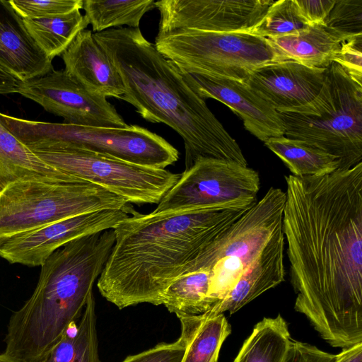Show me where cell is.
Returning a JSON list of instances; mask_svg holds the SVG:
<instances>
[{
	"mask_svg": "<svg viewBox=\"0 0 362 362\" xmlns=\"http://www.w3.org/2000/svg\"><path fill=\"white\" fill-rule=\"evenodd\" d=\"M13 180L5 164L0 148V191Z\"/></svg>",
	"mask_w": 362,
	"mask_h": 362,
	"instance_id": "37",
	"label": "cell"
},
{
	"mask_svg": "<svg viewBox=\"0 0 362 362\" xmlns=\"http://www.w3.org/2000/svg\"><path fill=\"white\" fill-rule=\"evenodd\" d=\"M23 19L48 18L83 8V0H9Z\"/></svg>",
	"mask_w": 362,
	"mask_h": 362,
	"instance_id": "30",
	"label": "cell"
},
{
	"mask_svg": "<svg viewBox=\"0 0 362 362\" xmlns=\"http://www.w3.org/2000/svg\"><path fill=\"white\" fill-rule=\"evenodd\" d=\"M189 83L204 100L225 104L243 120L245 128L262 141L284 135L277 112L245 83L227 78L189 74Z\"/></svg>",
	"mask_w": 362,
	"mask_h": 362,
	"instance_id": "15",
	"label": "cell"
},
{
	"mask_svg": "<svg viewBox=\"0 0 362 362\" xmlns=\"http://www.w3.org/2000/svg\"><path fill=\"white\" fill-rule=\"evenodd\" d=\"M40 362H100L93 293L78 324L71 325Z\"/></svg>",
	"mask_w": 362,
	"mask_h": 362,
	"instance_id": "22",
	"label": "cell"
},
{
	"mask_svg": "<svg viewBox=\"0 0 362 362\" xmlns=\"http://www.w3.org/2000/svg\"><path fill=\"white\" fill-rule=\"evenodd\" d=\"M211 272L207 269L182 274L163 292L160 303L170 313L180 315H198L208 312Z\"/></svg>",
	"mask_w": 362,
	"mask_h": 362,
	"instance_id": "26",
	"label": "cell"
},
{
	"mask_svg": "<svg viewBox=\"0 0 362 362\" xmlns=\"http://www.w3.org/2000/svg\"><path fill=\"white\" fill-rule=\"evenodd\" d=\"M286 193L270 187L264 197L187 265L185 272L210 270L208 298L222 300L283 222ZM183 273V274H184Z\"/></svg>",
	"mask_w": 362,
	"mask_h": 362,
	"instance_id": "8",
	"label": "cell"
},
{
	"mask_svg": "<svg viewBox=\"0 0 362 362\" xmlns=\"http://www.w3.org/2000/svg\"><path fill=\"white\" fill-rule=\"evenodd\" d=\"M131 206L124 198L88 182L15 180L0 191V240L76 215Z\"/></svg>",
	"mask_w": 362,
	"mask_h": 362,
	"instance_id": "7",
	"label": "cell"
},
{
	"mask_svg": "<svg viewBox=\"0 0 362 362\" xmlns=\"http://www.w3.org/2000/svg\"><path fill=\"white\" fill-rule=\"evenodd\" d=\"M273 0H160L158 34L195 30L217 33H250Z\"/></svg>",
	"mask_w": 362,
	"mask_h": 362,
	"instance_id": "14",
	"label": "cell"
},
{
	"mask_svg": "<svg viewBox=\"0 0 362 362\" xmlns=\"http://www.w3.org/2000/svg\"><path fill=\"white\" fill-rule=\"evenodd\" d=\"M292 339L280 314L264 317L255 325L233 362H284Z\"/></svg>",
	"mask_w": 362,
	"mask_h": 362,
	"instance_id": "23",
	"label": "cell"
},
{
	"mask_svg": "<svg viewBox=\"0 0 362 362\" xmlns=\"http://www.w3.org/2000/svg\"><path fill=\"white\" fill-rule=\"evenodd\" d=\"M334 362H362V342L341 349Z\"/></svg>",
	"mask_w": 362,
	"mask_h": 362,
	"instance_id": "35",
	"label": "cell"
},
{
	"mask_svg": "<svg viewBox=\"0 0 362 362\" xmlns=\"http://www.w3.org/2000/svg\"><path fill=\"white\" fill-rule=\"evenodd\" d=\"M332 62L339 64L355 80L362 83V34L344 41Z\"/></svg>",
	"mask_w": 362,
	"mask_h": 362,
	"instance_id": "31",
	"label": "cell"
},
{
	"mask_svg": "<svg viewBox=\"0 0 362 362\" xmlns=\"http://www.w3.org/2000/svg\"><path fill=\"white\" fill-rule=\"evenodd\" d=\"M16 93L64 119V123L89 127L123 128L122 117L106 98L86 90L64 69L19 81Z\"/></svg>",
	"mask_w": 362,
	"mask_h": 362,
	"instance_id": "12",
	"label": "cell"
},
{
	"mask_svg": "<svg viewBox=\"0 0 362 362\" xmlns=\"http://www.w3.org/2000/svg\"><path fill=\"white\" fill-rule=\"evenodd\" d=\"M324 25L348 37L362 34V0H336Z\"/></svg>",
	"mask_w": 362,
	"mask_h": 362,
	"instance_id": "29",
	"label": "cell"
},
{
	"mask_svg": "<svg viewBox=\"0 0 362 362\" xmlns=\"http://www.w3.org/2000/svg\"><path fill=\"white\" fill-rule=\"evenodd\" d=\"M181 323L180 337L185 345L182 362H218L222 344L231 332L223 314L212 316H177Z\"/></svg>",
	"mask_w": 362,
	"mask_h": 362,
	"instance_id": "21",
	"label": "cell"
},
{
	"mask_svg": "<svg viewBox=\"0 0 362 362\" xmlns=\"http://www.w3.org/2000/svg\"><path fill=\"white\" fill-rule=\"evenodd\" d=\"M23 22L32 38L52 60L62 55L77 35L89 25L80 10L48 18L23 19Z\"/></svg>",
	"mask_w": 362,
	"mask_h": 362,
	"instance_id": "25",
	"label": "cell"
},
{
	"mask_svg": "<svg viewBox=\"0 0 362 362\" xmlns=\"http://www.w3.org/2000/svg\"><path fill=\"white\" fill-rule=\"evenodd\" d=\"M52 60L29 34L9 1L0 0V67L19 81L44 76Z\"/></svg>",
	"mask_w": 362,
	"mask_h": 362,
	"instance_id": "18",
	"label": "cell"
},
{
	"mask_svg": "<svg viewBox=\"0 0 362 362\" xmlns=\"http://www.w3.org/2000/svg\"><path fill=\"white\" fill-rule=\"evenodd\" d=\"M252 206L134 210L113 228L115 242L97 282L100 294L119 309L161 305L163 292L188 263Z\"/></svg>",
	"mask_w": 362,
	"mask_h": 362,
	"instance_id": "2",
	"label": "cell"
},
{
	"mask_svg": "<svg viewBox=\"0 0 362 362\" xmlns=\"http://www.w3.org/2000/svg\"><path fill=\"white\" fill-rule=\"evenodd\" d=\"M18 81L0 67V94L16 93Z\"/></svg>",
	"mask_w": 362,
	"mask_h": 362,
	"instance_id": "36",
	"label": "cell"
},
{
	"mask_svg": "<svg viewBox=\"0 0 362 362\" xmlns=\"http://www.w3.org/2000/svg\"><path fill=\"white\" fill-rule=\"evenodd\" d=\"M115 242L113 229L72 240L41 265L30 297L10 317L4 354L40 362L78 320Z\"/></svg>",
	"mask_w": 362,
	"mask_h": 362,
	"instance_id": "4",
	"label": "cell"
},
{
	"mask_svg": "<svg viewBox=\"0 0 362 362\" xmlns=\"http://www.w3.org/2000/svg\"><path fill=\"white\" fill-rule=\"evenodd\" d=\"M264 144L297 177L324 175L339 168L333 156L300 140L281 136L271 137Z\"/></svg>",
	"mask_w": 362,
	"mask_h": 362,
	"instance_id": "24",
	"label": "cell"
},
{
	"mask_svg": "<svg viewBox=\"0 0 362 362\" xmlns=\"http://www.w3.org/2000/svg\"><path fill=\"white\" fill-rule=\"evenodd\" d=\"M349 37L324 25H315L267 40L281 62L293 61L311 68L327 69Z\"/></svg>",
	"mask_w": 362,
	"mask_h": 362,
	"instance_id": "20",
	"label": "cell"
},
{
	"mask_svg": "<svg viewBox=\"0 0 362 362\" xmlns=\"http://www.w3.org/2000/svg\"><path fill=\"white\" fill-rule=\"evenodd\" d=\"M93 37L122 78L125 91L120 100L145 120L165 124L180 136L185 170L199 158L248 166L237 141L189 83L185 72L161 54L139 28H112Z\"/></svg>",
	"mask_w": 362,
	"mask_h": 362,
	"instance_id": "3",
	"label": "cell"
},
{
	"mask_svg": "<svg viewBox=\"0 0 362 362\" xmlns=\"http://www.w3.org/2000/svg\"><path fill=\"white\" fill-rule=\"evenodd\" d=\"M299 16L308 26L324 25L336 0H294Z\"/></svg>",
	"mask_w": 362,
	"mask_h": 362,
	"instance_id": "34",
	"label": "cell"
},
{
	"mask_svg": "<svg viewBox=\"0 0 362 362\" xmlns=\"http://www.w3.org/2000/svg\"><path fill=\"white\" fill-rule=\"evenodd\" d=\"M307 26L299 16L294 0H279L275 1L249 33L270 38L288 35Z\"/></svg>",
	"mask_w": 362,
	"mask_h": 362,
	"instance_id": "28",
	"label": "cell"
},
{
	"mask_svg": "<svg viewBox=\"0 0 362 362\" xmlns=\"http://www.w3.org/2000/svg\"><path fill=\"white\" fill-rule=\"evenodd\" d=\"M185 345L181 337L173 343H159L154 347L127 356L122 362H182Z\"/></svg>",
	"mask_w": 362,
	"mask_h": 362,
	"instance_id": "32",
	"label": "cell"
},
{
	"mask_svg": "<svg viewBox=\"0 0 362 362\" xmlns=\"http://www.w3.org/2000/svg\"><path fill=\"white\" fill-rule=\"evenodd\" d=\"M326 69L293 61L274 62L255 70L244 81L276 111L297 108L320 93Z\"/></svg>",
	"mask_w": 362,
	"mask_h": 362,
	"instance_id": "16",
	"label": "cell"
},
{
	"mask_svg": "<svg viewBox=\"0 0 362 362\" xmlns=\"http://www.w3.org/2000/svg\"><path fill=\"white\" fill-rule=\"evenodd\" d=\"M0 122L32 151L82 150L160 169L179 159L178 151L164 138L139 125L79 126L28 120L1 112Z\"/></svg>",
	"mask_w": 362,
	"mask_h": 362,
	"instance_id": "6",
	"label": "cell"
},
{
	"mask_svg": "<svg viewBox=\"0 0 362 362\" xmlns=\"http://www.w3.org/2000/svg\"><path fill=\"white\" fill-rule=\"evenodd\" d=\"M276 112L284 136L333 156L339 169L362 162V83L339 64L332 62L327 67L322 87L313 100Z\"/></svg>",
	"mask_w": 362,
	"mask_h": 362,
	"instance_id": "5",
	"label": "cell"
},
{
	"mask_svg": "<svg viewBox=\"0 0 362 362\" xmlns=\"http://www.w3.org/2000/svg\"><path fill=\"white\" fill-rule=\"evenodd\" d=\"M282 230L296 312L341 349L362 342V162L285 176Z\"/></svg>",
	"mask_w": 362,
	"mask_h": 362,
	"instance_id": "1",
	"label": "cell"
},
{
	"mask_svg": "<svg viewBox=\"0 0 362 362\" xmlns=\"http://www.w3.org/2000/svg\"><path fill=\"white\" fill-rule=\"evenodd\" d=\"M336 357L314 345L292 339L284 362H334Z\"/></svg>",
	"mask_w": 362,
	"mask_h": 362,
	"instance_id": "33",
	"label": "cell"
},
{
	"mask_svg": "<svg viewBox=\"0 0 362 362\" xmlns=\"http://www.w3.org/2000/svg\"><path fill=\"white\" fill-rule=\"evenodd\" d=\"M155 8L154 0L83 1L84 16L94 33L122 25L139 28L144 14Z\"/></svg>",
	"mask_w": 362,
	"mask_h": 362,
	"instance_id": "27",
	"label": "cell"
},
{
	"mask_svg": "<svg viewBox=\"0 0 362 362\" xmlns=\"http://www.w3.org/2000/svg\"><path fill=\"white\" fill-rule=\"evenodd\" d=\"M284 241L281 226L233 289L206 313L216 316L227 311L232 315L263 293L282 283L286 274Z\"/></svg>",
	"mask_w": 362,
	"mask_h": 362,
	"instance_id": "19",
	"label": "cell"
},
{
	"mask_svg": "<svg viewBox=\"0 0 362 362\" xmlns=\"http://www.w3.org/2000/svg\"><path fill=\"white\" fill-rule=\"evenodd\" d=\"M259 187L258 173L248 166L231 160L199 158L180 174L153 211L252 206L257 202Z\"/></svg>",
	"mask_w": 362,
	"mask_h": 362,
	"instance_id": "11",
	"label": "cell"
},
{
	"mask_svg": "<svg viewBox=\"0 0 362 362\" xmlns=\"http://www.w3.org/2000/svg\"><path fill=\"white\" fill-rule=\"evenodd\" d=\"M52 167L100 186L129 204H158L180 174L82 150L33 151Z\"/></svg>",
	"mask_w": 362,
	"mask_h": 362,
	"instance_id": "10",
	"label": "cell"
},
{
	"mask_svg": "<svg viewBox=\"0 0 362 362\" xmlns=\"http://www.w3.org/2000/svg\"><path fill=\"white\" fill-rule=\"evenodd\" d=\"M135 209L85 213L21 232L0 240V257L11 264L41 266L57 249L76 239L113 229Z\"/></svg>",
	"mask_w": 362,
	"mask_h": 362,
	"instance_id": "13",
	"label": "cell"
},
{
	"mask_svg": "<svg viewBox=\"0 0 362 362\" xmlns=\"http://www.w3.org/2000/svg\"><path fill=\"white\" fill-rule=\"evenodd\" d=\"M0 362H17L15 360L9 358L4 353L0 354Z\"/></svg>",
	"mask_w": 362,
	"mask_h": 362,
	"instance_id": "38",
	"label": "cell"
},
{
	"mask_svg": "<svg viewBox=\"0 0 362 362\" xmlns=\"http://www.w3.org/2000/svg\"><path fill=\"white\" fill-rule=\"evenodd\" d=\"M62 57L66 73L90 93L118 99L124 93L118 71L92 30L81 31Z\"/></svg>",
	"mask_w": 362,
	"mask_h": 362,
	"instance_id": "17",
	"label": "cell"
},
{
	"mask_svg": "<svg viewBox=\"0 0 362 362\" xmlns=\"http://www.w3.org/2000/svg\"><path fill=\"white\" fill-rule=\"evenodd\" d=\"M154 45L189 74L243 82L258 68L281 62L267 38L249 33L180 30L157 34Z\"/></svg>",
	"mask_w": 362,
	"mask_h": 362,
	"instance_id": "9",
	"label": "cell"
}]
</instances>
